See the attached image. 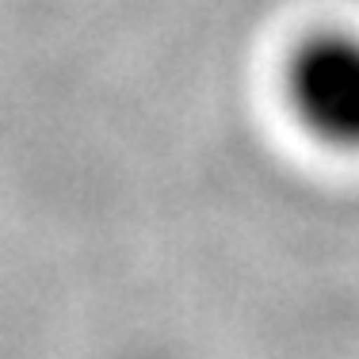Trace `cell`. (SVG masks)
I'll use <instances>...</instances> for the list:
<instances>
[{
  "label": "cell",
  "instance_id": "obj_1",
  "mask_svg": "<svg viewBox=\"0 0 359 359\" xmlns=\"http://www.w3.org/2000/svg\"><path fill=\"white\" fill-rule=\"evenodd\" d=\"M283 88L294 118L332 149H359V35L321 31L287 57Z\"/></svg>",
  "mask_w": 359,
  "mask_h": 359
}]
</instances>
